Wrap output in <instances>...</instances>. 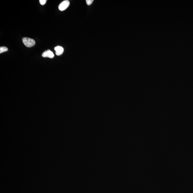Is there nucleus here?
Wrapping results in <instances>:
<instances>
[{
  "label": "nucleus",
  "mask_w": 193,
  "mask_h": 193,
  "mask_svg": "<svg viewBox=\"0 0 193 193\" xmlns=\"http://www.w3.org/2000/svg\"><path fill=\"white\" fill-rule=\"evenodd\" d=\"M42 56L43 57H48V58H52L54 57L53 52L50 50H48L43 53Z\"/></svg>",
  "instance_id": "obj_3"
},
{
  "label": "nucleus",
  "mask_w": 193,
  "mask_h": 193,
  "mask_svg": "<svg viewBox=\"0 0 193 193\" xmlns=\"http://www.w3.org/2000/svg\"><path fill=\"white\" fill-rule=\"evenodd\" d=\"M8 49L7 48L5 47H2L0 48V54H2V53L7 51Z\"/></svg>",
  "instance_id": "obj_5"
},
{
  "label": "nucleus",
  "mask_w": 193,
  "mask_h": 193,
  "mask_svg": "<svg viewBox=\"0 0 193 193\" xmlns=\"http://www.w3.org/2000/svg\"><path fill=\"white\" fill-rule=\"evenodd\" d=\"M54 50L56 51V54L57 56H60L63 54L64 52L63 48L60 46H57L55 47Z\"/></svg>",
  "instance_id": "obj_4"
},
{
  "label": "nucleus",
  "mask_w": 193,
  "mask_h": 193,
  "mask_svg": "<svg viewBox=\"0 0 193 193\" xmlns=\"http://www.w3.org/2000/svg\"><path fill=\"white\" fill-rule=\"evenodd\" d=\"M94 1L93 0H86V2L87 5L90 6L92 3Z\"/></svg>",
  "instance_id": "obj_6"
},
{
  "label": "nucleus",
  "mask_w": 193,
  "mask_h": 193,
  "mask_svg": "<svg viewBox=\"0 0 193 193\" xmlns=\"http://www.w3.org/2000/svg\"><path fill=\"white\" fill-rule=\"evenodd\" d=\"M22 41L24 44L28 47H31L35 45V41L33 39L29 38H24Z\"/></svg>",
  "instance_id": "obj_1"
},
{
  "label": "nucleus",
  "mask_w": 193,
  "mask_h": 193,
  "mask_svg": "<svg viewBox=\"0 0 193 193\" xmlns=\"http://www.w3.org/2000/svg\"><path fill=\"white\" fill-rule=\"evenodd\" d=\"M70 4V1L68 0L64 1L59 4L58 6L59 10L61 11H63L67 8Z\"/></svg>",
  "instance_id": "obj_2"
},
{
  "label": "nucleus",
  "mask_w": 193,
  "mask_h": 193,
  "mask_svg": "<svg viewBox=\"0 0 193 193\" xmlns=\"http://www.w3.org/2000/svg\"><path fill=\"white\" fill-rule=\"evenodd\" d=\"M46 2V0H40V3L42 5H44Z\"/></svg>",
  "instance_id": "obj_7"
}]
</instances>
